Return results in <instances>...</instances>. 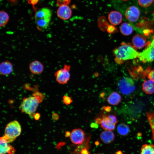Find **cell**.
I'll return each instance as SVG.
<instances>
[{
    "label": "cell",
    "instance_id": "1",
    "mask_svg": "<svg viewBox=\"0 0 154 154\" xmlns=\"http://www.w3.org/2000/svg\"><path fill=\"white\" fill-rule=\"evenodd\" d=\"M115 60L118 64H121L124 61L138 57L140 53L136 48L130 44L122 42L121 45L113 51Z\"/></svg>",
    "mask_w": 154,
    "mask_h": 154
},
{
    "label": "cell",
    "instance_id": "2",
    "mask_svg": "<svg viewBox=\"0 0 154 154\" xmlns=\"http://www.w3.org/2000/svg\"><path fill=\"white\" fill-rule=\"evenodd\" d=\"M52 15L51 11L47 8H42L37 11L35 20L38 30H41L47 28L50 21Z\"/></svg>",
    "mask_w": 154,
    "mask_h": 154
},
{
    "label": "cell",
    "instance_id": "3",
    "mask_svg": "<svg viewBox=\"0 0 154 154\" xmlns=\"http://www.w3.org/2000/svg\"><path fill=\"white\" fill-rule=\"evenodd\" d=\"M21 131V127L19 123L17 120H14L7 125L3 136L9 143L13 142L20 135Z\"/></svg>",
    "mask_w": 154,
    "mask_h": 154
},
{
    "label": "cell",
    "instance_id": "4",
    "mask_svg": "<svg viewBox=\"0 0 154 154\" xmlns=\"http://www.w3.org/2000/svg\"><path fill=\"white\" fill-rule=\"evenodd\" d=\"M40 100L37 96H30L23 99L20 107L21 112L32 115L35 112Z\"/></svg>",
    "mask_w": 154,
    "mask_h": 154
},
{
    "label": "cell",
    "instance_id": "5",
    "mask_svg": "<svg viewBox=\"0 0 154 154\" xmlns=\"http://www.w3.org/2000/svg\"><path fill=\"white\" fill-rule=\"evenodd\" d=\"M117 86L119 92L125 95L131 94L135 89L133 80L128 77H123L120 79L117 82Z\"/></svg>",
    "mask_w": 154,
    "mask_h": 154
},
{
    "label": "cell",
    "instance_id": "6",
    "mask_svg": "<svg viewBox=\"0 0 154 154\" xmlns=\"http://www.w3.org/2000/svg\"><path fill=\"white\" fill-rule=\"evenodd\" d=\"M138 58L144 63L154 60V35L151 41L147 42L145 49L140 53Z\"/></svg>",
    "mask_w": 154,
    "mask_h": 154
},
{
    "label": "cell",
    "instance_id": "7",
    "mask_svg": "<svg viewBox=\"0 0 154 154\" xmlns=\"http://www.w3.org/2000/svg\"><path fill=\"white\" fill-rule=\"evenodd\" d=\"M70 66L67 64H64V67L58 70L54 73L57 82L60 84L67 83L70 80Z\"/></svg>",
    "mask_w": 154,
    "mask_h": 154
},
{
    "label": "cell",
    "instance_id": "8",
    "mask_svg": "<svg viewBox=\"0 0 154 154\" xmlns=\"http://www.w3.org/2000/svg\"><path fill=\"white\" fill-rule=\"evenodd\" d=\"M102 120L101 127L104 130L112 131L114 130L117 122L116 117L113 115H103L101 117Z\"/></svg>",
    "mask_w": 154,
    "mask_h": 154
},
{
    "label": "cell",
    "instance_id": "9",
    "mask_svg": "<svg viewBox=\"0 0 154 154\" xmlns=\"http://www.w3.org/2000/svg\"><path fill=\"white\" fill-rule=\"evenodd\" d=\"M71 142L76 145L81 144L85 140V134L84 131L80 128L73 129L70 136Z\"/></svg>",
    "mask_w": 154,
    "mask_h": 154
},
{
    "label": "cell",
    "instance_id": "10",
    "mask_svg": "<svg viewBox=\"0 0 154 154\" xmlns=\"http://www.w3.org/2000/svg\"><path fill=\"white\" fill-rule=\"evenodd\" d=\"M139 9L135 6H131L129 7L125 11V15L126 19L131 22L136 21L140 16Z\"/></svg>",
    "mask_w": 154,
    "mask_h": 154
},
{
    "label": "cell",
    "instance_id": "11",
    "mask_svg": "<svg viewBox=\"0 0 154 154\" xmlns=\"http://www.w3.org/2000/svg\"><path fill=\"white\" fill-rule=\"evenodd\" d=\"M59 7L57 12L58 16L63 20L69 19L72 14L70 8L67 5H63Z\"/></svg>",
    "mask_w": 154,
    "mask_h": 154
},
{
    "label": "cell",
    "instance_id": "12",
    "mask_svg": "<svg viewBox=\"0 0 154 154\" xmlns=\"http://www.w3.org/2000/svg\"><path fill=\"white\" fill-rule=\"evenodd\" d=\"M9 143L3 136L0 137V154H13L15 152V149Z\"/></svg>",
    "mask_w": 154,
    "mask_h": 154
},
{
    "label": "cell",
    "instance_id": "13",
    "mask_svg": "<svg viewBox=\"0 0 154 154\" xmlns=\"http://www.w3.org/2000/svg\"><path fill=\"white\" fill-rule=\"evenodd\" d=\"M132 42L133 46L135 48L139 49L146 46L147 42L145 37L140 34L134 36L132 38Z\"/></svg>",
    "mask_w": 154,
    "mask_h": 154
},
{
    "label": "cell",
    "instance_id": "14",
    "mask_svg": "<svg viewBox=\"0 0 154 154\" xmlns=\"http://www.w3.org/2000/svg\"><path fill=\"white\" fill-rule=\"evenodd\" d=\"M108 18L110 23L114 25H119L122 20L121 14L119 12L116 11L110 12L108 15Z\"/></svg>",
    "mask_w": 154,
    "mask_h": 154
},
{
    "label": "cell",
    "instance_id": "15",
    "mask_svg": "<svg viewBox=\"0 0 154 154\" xmlns=\"http://www.w3.org/2000/svg\"><path fill=\"white\" fill-rule=\"evenodd\" d=\"M31 72L34 74H38L41 73L44 70V66L40 61L35 60L31 62L29 65Z\"/></svg>",
    "mask_w": 154,
    "mask_h": 154
},
{
    "label": "cell",
    "instance_id": "16",
    "mask_svg": "<svg viewBox=\"0 0 154 154\" xmlns=\"http://www.w3.org/2000/svg\"><path fill=\"white\" fill-rule=\"evenodd\" d=\"M100 137V139L103 143L108 144L114 140L115 135L112 131L104 130L101 133Z\"/></svg>",
    "mask_w": 154,
    "mask_h": 154
},
{
    "label": "cell",
    "instance_id": "17",
    "mask_svg": "<svg viewBox=\"0 0 154 154\" xmlns=\"http://www.w3.org/2000/svg\"><path fill=\"white\" fill-rule=\"evenodd\" d=\"M13 65L8 60L2 62L0 65V74L4 76L10 74L13 71Z\"/></svg>",
    "mask_w": 154,
    "mask_h": 154
},
{
    "label": "cell",
    "instance_id": "18",
    "mask_svg": "<svg viewBox=\"0 0 154 154\" xmlns=\"http://www.w3.org/2000/svg\"><path fill=\"white\" fill-rule=\"evenodd\" d=\"M121 95L118 92H114L111 93L108 97L107 101L108 103L113 106L118 105L121 100Z\"/></svg>",
    "mask_w": 154,
    "mask_h": 154
},
{
    "label": "cell",
    "instance_id": "19",
    "mask_svg": "<svg viewBox=\"0 0 154 154\" xmlns=\"http://www.w3.org/2000/svg\"><path fill=\"white\" fill-rule=\"evenodd\" d=\"M142 89L146 94L154 93V81L150 79L145 80L142 84Z\"/></svg>",
    "mask_w": 154,
    "mask_h": 154
},
{
    "label": "cell",
    "instance_id": "20",
    "mask_svg": "<svg viewBox=\"0 0 154 154\" xmlns=\"http://www.w3.org/2000/svg\"><path fill=\"white\" fill-rule=\"evenodd\" d=\"M120 31L122 34L127 36L132 33L133 31V28L130 23L125 22L123 23L121 25Z\"/></svg>",
    "mask_w": 154,
    "mask_h": 154
},
{
    "label": "cell",
    "instance_id": "21",
    "mask_svg": "<svg viewBox=\"0 0 154 154\" xmlns=\"http://www.w3.org/2000/svg\"><path fill=\"white\" fill-rule=\"evenodd\" d=\"M118 133L120 135L125 136L127 135L129 132L130 128L126 124L122 123L119 124L117 127Z\"/></svg>",
    "mask_w": 154,
    "mask_h": 154
},
{
    "label": "cell",
    "instance_id": "22",
    "mask_svg": "<svg viewBox=\"0 0 154 154\" xmlns=\"http://www.w3.org/2000/svg\"><path fill=\"white\" fill-rule=\"evenodd\" d=\"M140 154H154V145L145 144L141 146Z\"/></svg>",
    "mask_w": 154,
    "mask_h": 154
},
{
    "label": "cell",
    "instance_id": "23",
    "mask_svg": "<svg viewBox=\"0 0 154 154\" xmlns=\"http://www.w3.org/2000/svg\"><path fill=\"white\" fill-rule=\"evenodd\" d=\"M146 115L151 128L152 139L154 141V111H150L147 112Z\"/></svg>",
    "mask_w": 154,
    "mask_h": 154
},
{
    "label": "cell",
    "instance_id": "24",
    "mask_svg": "<svg viewBox=\"0 0 154 154\" xmlns=\"http://www.w3.org/2000/svg\"><path fill=\"white\" fill-rule=\"evenodd\" d=\"M9 17L8 14L3 11H1L0 12V26L1 27L5 25L8 22Z\"/></svg>",
    "mask_w": 154,
    "mask_h": 154
},
{
    "label": "cell",
    "instance_id": "25",
    "mask_svg": "<svg viewBox=\"0 0 154 154\" xmlns=\"http://www.w3.org/2000/svg\"><path fill=\"white\" fill-rule=\"evenodd\" d=\"M153 0H138L139 5L143 7H147L152 3Z\"/></svg>",
    "mask_w": 154,
    "mask_h": 154
},
{
    "label": "cell",
    "instance_id": "26",
    "mask_svg": "<svg viewBox=\"0 0 154 154\" xmlns=\"http://www.w3.org/2000/svg\"><path fill=\"white\" fill-rule=\"evenodd\" d=\"M63 100L64 103L67 105H70L72 102L71 98L70 97L66 95L63 96Z\"/></svg>",
    "mask_w": 154,
    "mask_h": 154
},
{
    "label": "cell",
    "instance_id": "27",
    "mask_svg": "<svg viewBox=\"0 0 154 154\" xmlns=\"http://www.w3.org/2000/svg\"><path fill=\"white\" fill-rule=\"evenodd\" d=\"M71 0H56L57 3L59 6L63 5H68Z\"/></svg>",
    "mask_w": 154,
    "mask_h": 154
},
{
    "label": "cell",
    "instance_id": "28",
    "mask_svg": "<svg viewBox=\"0 0 154 154\" xmlns=\"http://www.w3.org/2000/svg\"><path fill=\"white\" fill-rule=\"evenodd\" d=\"M147 78L150 80L154 81V70H151L148 73Z\"/></svg>",
    "mask_w": 154,
    "mask_h": 154
},
{
    "label": "cell",
    "instance_id": "29",
    "mask_svg": "<svg viewBox=\"0 0 154 154\" xmlns=\"http://www.w3.org/2000/svg\"><path fill=\"white\" fill-rule=\"evenodd\" d=\"M29 4L32 5L33 6L37 3L39 0H26Z\"/></svg>",
    "mask_w": 154,
    "mask_h": 154
},
{
    "label": "cell",
    "instance_id": "30",
    "mask_svg": "<svg viewBox=\"0 0 154 154\" xmlns=\"http://www.w3.org/2000/svg\"><path fill=\"white\" fill-rule=\"evenodd\" d=\"M102 119L101 117H98L96 119V123L97 124H101Z\"/></svg>",
    "mask_w": 154,
    "mask_h": 154
},
{
    "label": "cell",
    "instance_id": "31",
    "mask_svg": "<svg viewBox=\"0 0 154 154\" xmlns=\"http://www.w3.org/2000/svg\"><path fill=\"white\" fill-rule=\"evenodd\" d=\"M105 110V111L107 112H109L111 110V108L109 106H107L104 107L103 108Z\"/></svg>",
    "mask_w": 154,
    "mask_h": 154
},
{
    "label": "cell",
    "instance_id": "32",
    "mask_svg": "<svg viewBox=\"0 0 154 154\" xmlns=\"http://www.w3.org/2000/svg\"><path fill=\"white\" fill-rule=\"evenodd\" d=\"M40 117V114L38 113H37L34 114V117L35 119L36 120H38Z\"/></svg>",
    "mask_w": 154,
    "mask_h": 154
},
{
    "label": "cell",
    "instance_id": "33",
    "mask_svg": "<svg viewBox=\"0 0 154 154\" xmlns=\"http://www.w3.org/2000/svg\"><path fill=\"white\" fill-rule=\"evenodd\" d=\"M96 123H91L90 126L92 128H96L98 127V125Z\"/></svg>",
    "mask_w": 154,
    "mask_h": 154
},
{
    "label": "cell",
    "instance_id": "34",
    "mask_svg": "<svg viewBox=\"0 0 154 154\" xmlns=\"http://www.w3.org/2000/svg\"><path fill=\"white\" fill-rule=\"evenodd\" d=\"M70 132L66 131V133L65 135L66 137H68V136H70Z\"/></svg>",
    "mask_w": 154,
    "mask_h": 154
},
{
    "label": "cell",
    "instance_id": "35",
    "mask_svg": "<svg viewBox=\"0 0 154 154\" xmlns=\"http://www.w3.org/2000/svg\"><path fill=\"white\" fill-rule=\"evenodd\" d=\"M116 154H123V153L121 151H119L116 152Z\"/></svg>",
    "mask_w": 154,
    "mask_h": 154
},
{
    "label": "cell",
    "instance_id": "36",
    "mask_svg": "<svg viewBox=\"0 0 154 154\" xmlns=\"http://www.w3.org/2000/svg\"><path fill=\"white\" fill-rule=\"evenodd\" d=\"M122 0V1H127L128 0Z\"/></svg>",
    "mask_w": 154,
    "mask_h": 154
},
{
    "label": "cell",
    "instance_id": "37",
    "mask_svg": "<svg viewBox=\"0 0 154 154\" xmlns=\"http://www.w3.org/2000/svg\"></svg>",
    "mask_w": 154,
    "mask_h": 154
}]
</instances>
